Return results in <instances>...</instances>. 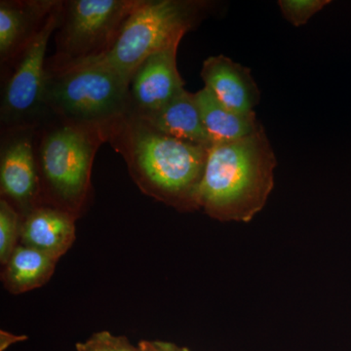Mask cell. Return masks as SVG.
Wrapping results in <instances>:
<instances>
[{
    "instance_id": "cell-1",
    "label": "cell",
    "mask_w": 351,
    "mask_h": 351,
    "mask_svg": "<svg viewBox=\"0 0 351 351\" xmlns=\"http://www.w3.org/2000/svg\"><path fill=\"white\" fill-rule=\"evenodd\" d=\"M108 142L123 157L145 195L180 211L199 209L198 193L210 147L164 135L131 114L110 127Z\"/></svg>"
},
{
    "instance_id": "cell-2",
    "label": "cell",
    "mask_w": 351,
    "mask_h": 351,
    "mask_svg": "<svg viewBox=\"0 0 351 351\" xmlns=\"http://www.w3.org/2000/svg\"><path fill=\"white\" fill-rule=\"evenodd\" d=\"M276 165L263 126L241 140L212 145L198 193L199 209L219 221L249 223L269 200Z\"/></svg>"
},
{
    "instance_id": "cell-3",
    "label": "cell",
    "mask_w": 351,
    "mask_h": 351,
    "mask_svg": "<svg viewBox=\"0 0 351 351\" xmlns=\"http://www.w3.org/2000/svg\"><path fill=\"white\" fill-rule=\"evenodd\" d=\"M44 101L49 119L101 129L107 135L130 112L129 82L96 60L46 64Z\"/></svg>"
},
{
    "instance_id": "cell-4",
    "label": "cell",
    "mask_w": 351,
    "mask_h": 351,
    "mask_svg": "<svg viewBox=\"0 0 351 351\" xmlns=\"http://www.w3.org/2000/svg\"><path fill=\"white\" fill-rule=\"evenodd\" d=\"M107 132L73 125L61 120H46L36 130L34 154L41 199L73 216L82 211L91 182L95 156Z\"/></svg>"
},
{
    "instance_id": "cell-5",
    "label": "cell",
    "mask_w": 351,
    "mask_h": 351,
    "mask_svg": "<svg viewBox=\"0 0 351 351\" xmlns=\"http://www.w3.org/2000/svg\"><path fill=\"white\" fill-rule=\"evenodd\" d=\"M211 6L201 0H141L110 50L93 60L112 69L130 84L134 71L147 57L181 41L206 17Z\"/></svg>"
},
{
    "instance_id": "cell-6",
    "label": "cell",
    "mask_w": 351,
    "mask_h": 351,
    "mask_svg": "<svg viewBox=\"0 0 351 351\" xmlns=\"http://www.w3.org/2000/svg\"><path fill=\"white\" fill-rule=\"evenodd\" d=\"M141 0H68L62 1L55 32L56 52L49 66L80 63L104 56L122 25Z\"/></svg>"
},
{
    "instance_id": "cell-7",
    "label": "cell",
    "mask_w": 351,
    "mask_h": 351,
    "mask_svg": "<svg viewBox=\"0 0 351 351\" xmlns=\"http://www.w3.org/2000/svg\"><path fill=\"white\" fill-rule=\"evenodd\" d=\"M61 8L60 0L43 29L9 66L0 105L1 131L36 129L49 119L44 101L46 52L59 25Z\"/></svg>"
},
{
    "instance_id": "cell-8",
    "label": "cell",
    "mask_w": 351,
    "mask_h": 351,
    "mask_svg": "<svg viewBox=\"0 0 351 351\" xmlns=\"http://www.w3.org/2000/svg\"><path fill=\"white\" fill-rule=\"evenodd\" d=\"M36 129L1 131L0 189L25 213L40 206V184L34 154Z\"/></svg>"
},
{
    "instance_id": "cell-9",
    "label": "cell",
    "mask_w": 351,
    "mask_h": 351,
    "mask_svg": "<svg viewBox=\"0 0 351 351\" xmlns=\"http://www.w3.org/2000/svg\"><path fill=\"white\" fill-rule=\"evenodd\" d=\"M180 43H172L147 57L134 71L129 84V114H149L184 90V82L177 64Z\"/></svg>"
},
{
    "instance_id": "cell-10",
    "label": "cell",
    "mask_w": 351,
    "mask_h": 351,
    "mask_svg": "<svg viewBox=\"0 0 351 351\" xmlns=\"http://www.w3.org/2000/svg\"><path fill=\"white\" fill-rule=\"evenodd\" d=\"M60 0L0 1V62L7 69L43 29Z\"/></svg>"
},
{
    "instance_id": "cell-11",
    "label": "cell",
    "mask_w": 351,
    "mask_h": 351,
    "mask_svg": "<svg viewBox=\"0 0 351 351\" xmlns=\"http://www.w3.org/2000/svg\"><path fill=\"white\" fill-rule=\"evenodd\" d=\"M200 76L204 87L225 107L243 114L255 112L261 93L250 69L218 55L203 62Z\"/></svg>"
},
{
    "instance_id": "cell-12",
    "label": "cell",
    "mask_w": 351,
    "mask_h": 351,
    "mask_svg": "<svg viewBox=\"0 0 351 351\" xmlns=\"http://www.w3.org/2000/svg\"><path fill=\"white\" fill-rule=\"evenodd\" d=\"M21 239L25 246L58 261L75 242V216L50 205L34 208L25 214Z\"/></svg>"
},
{
    "instance_id": "cell-13",
    "label": "cell",
    "mask_w": 351,
    "mask_h": 351,
    "mask_svg": "<svg viewBox=\"0 0 351 351\" xmlns=\"http://www.w3.org/2000/svg\"><path fill=\"white\" fill-rule=\"evenodd\" d=\"M137 117L171 138L203 147H212L203 126L195 93L186 89L156 112Z\"/></svg>"
},
{
    "instance_id": "cell-14",
    "label": "cell",
    "mask_w": 351,
    "mask_h": 351,
    "mask_svg": "<svg viewBox=\"0 0 351 351\" xmlns=\"http://www.w3.org/2000/svg\"><path fill=\"white\" fill-rule=\"evenodd\" d=\"M195 96L212 145L241 140L262 127L256 112L243 114L233 112L219 103L206 87L196 92Z\"/></svg>"
},
{
    "instance_id": "cell-15",
    "label": "cell",
    "mask_w": 351,
    "mask_h": 351,
    "mask_svg": "<svg viewBox=\"0 0 351 351\" xmlns=\"http://www.w3.org/2000/svg\"><path fill=\"white\" fill-rule=\"evenodd\" d=\"M58 261L27 246H17L6 263L4 284L13 294L41 287L54 274Z\"/></svg>"
},
{
    "instance_id": "cell-16",
    "label": "cell",
    "mask_w": 351,
    "mask_h": 351,
    "mask_svg": "<svg viewBox=\"0 0 351 351\" xmlns=\"http://www.w3.org/2000/svg\"><path fill=\"white\" fill-rule=\"evenodd\" d=\"M20 214L8 201L0 200V262L6 265L17 248L21 235Z\"/></svg>"
},
{
    "instance_id": "cell-17",
    "label": "cell",
    "mask_w": 351,
    "mask_h": 351,
    "mask_svg": "<svg viewBox=\"0 0 351 351\" xmlns=\"http://www.w3.org/2000/svg\"><path fill=\"white\" fill-rule=\"evenodd\" d=\"M329 3V0H280L278 6L283 17L298 27L306 25Z\"/></svg>"
},
{
    "instance_id": "cell-18",
    "label": "cell",
    "mask_w": 351,
    "mask_h": 351,
    "mask_svg": "<svg viewBox=\"0 0 351 351\" xmlns=\"http://www.w3.org/2000/svg\"><path fill=\"white\" fill-rule=\"evenodd\" d=\"M80 351H138L122 337H114L108 332L95 334L86 343L77 345Z\"/></svg>"
},
{
    "instance_id": "cell-19",
    "label": "cell",
    "mask_w": 351,
    "mask_h": 351,
    "mask_svg": "<svg viewBox=\"0 0 351 351\" xmlns=\"http://www.w3.org/2000/svg\"><path fill=\"white\" fill-rule=\"evenodd\" d=\"M157 351H189L186 348H180L177 346L164 341H154Z\"/></svg>"
},
{
    "instance_id": "cell-20",
    "label": "cell",
    "mask_w": 351,
    "mask_h": 351,
    "mask_svg": "<svg viewBox=\"0 0 351 351\" xmlns=\"http://www.w3.org/2000/svg\"><path fill=\"white\" fill-rule=\"evenodd\" d=\"M138 351H157V350L154 343L141 341V343H138Z\"/></svg>"
},
{
    "instance_id": "cell-21",
    "label": "cell",
    "mask_w": 351,
    "mask_h": 351,
    "mask_svg": "<svg viewBox=\"0 0 351 351\" xmlns=\"http://www.w3.org/2000/svg\"><path fill=\"white\" fill-rule=\"evenodd\" d=\"M7 335H8V341H1V350H3L4 348H7L10 343H14V341H17L21 339L20 337H15L14 335H10L7 332Z\"/></svg>"
}]
</instances>
